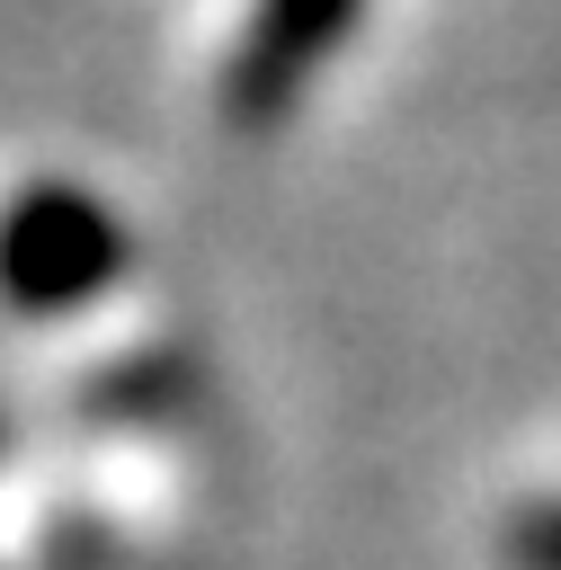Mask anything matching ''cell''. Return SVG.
I'll list each match as a JSON object with an SVG mask.
<instances>
[{"mask_svg":"<svg viewBox=\"0 0 561 570\" xmlns=\"http://www.w3.org/2000/svg\"><path fill=\"white\" fill-rule=\"evenodd\" d=\"M508 552H516V570H561V508L516 517L508 525Z\"/></svg>","mask_w":561,"mask_h":570,"instance_id":"obj_3","label":"cell"},{"mask_svg":"<svg viewBox=\"0 0 561 570\" xmlns=\"http://www.w3.org/2000/svg\"><path fill=\"white\" fill-rule=\"evenodd\" d=\"M125 258V232L98 196L80 187H27L0 223V294L18 312H62L80 294H98Z\"/></svg>","mask_w":561,"mask_h":570,"instance_id":"obj_1","label":"cell"},{"mask_svg":"<svg viewBox=\"0 0 561 570\" xmlns=\"http://www.w3.org/2000/svg\"><path fill=\"white\" fill-rule=\"evenodd\" d=\"M365 0H258L249 27H240V53H232V116L240 125H267L303 98V80L338 53V36L356 27Z\"/></svg>","mask_w":561,"mask_h":570,"instance_id":"obj_2","label":"cell"}]
</instances>
